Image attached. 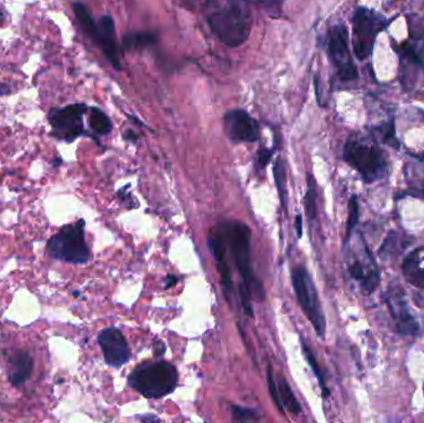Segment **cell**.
Segmentation results:
<instances>
[{
	"label": "cell",
	"instance_id": "cell-1",
	"mask_svg": "<svg viewBox=\"0 0 424 423\" xmlns=\"http://www.w3.org/2000/svg\"><path fill=\"white\" fill-rule=\"evenodd\" d=\"M207 24L225 45L237 48L250 36L252 13L247 0H226L225 6L212 11Z\"/></svg>",
	"mask_w": 424,
	"mask_h": 423
},
{
	"label": "cell",
	"instance_id": "cell-2",
	"mask_svg": "<svg viewBox=\"0 0 424 423\" xmlns=\"http://www.w3.org/2000/svg\"><path fill=\"white\" fill-rule=\"evenodd\" d=\"M226 249H229L234 261V265L243 279V284L250 294L258 299L264 298V289L250 270V230L245 223L229 220L223 221L218 228Z\"/></svg>",
	"mask_w": 424,
	"mask_h": 423
},
{
	"label": "cell",
	"instance_id": "cell-3",
	"mask_svg": "<svg viewBox=\"0 0 424 423\" xmlns=\"http://www.w3.org/2000/svg\"><path fill=\"white\" fill-rule=\"evenodd\" d=\"M45 252L51 260L72 265L88 263L92 255L86 240V221L80 219L64 225L48 240Z\"/></svg>",
	"mask_w": 424,
	"mask_h": 423
},
{
	"label": "cell",
	"instance_id": "cell-4",
	"mask_svg": "<svg viewBox=\"0 0 424 423\" xmlns=\"http://www.w3.org/2000/svg\"><path fill=\"white\" fill-rule=\"evenodd\" d=\"M179 374L168 361L141 363L128 377L133 390L147 398H160L175 390Z\"/></svg>",
	"mask_w": 424,
	"mask_h": 423
},
{
	"label": "cell",
	"instance_id": "cell-5",
	"mask_svg": "<svg viewBox=\"0 0 424 423\" xmlns=\"http://www.w3.org/2000/svg\"><path fill=\"white\" fill-rule=\"evenodd\" d=\"M344 159L367 184L385 179L388 174L385 153L372 141H365L360 137L348 138L344 147Z\"/></svg>",
	"mask_w": 424,
	"mask_h": 423
},
{
	"label": "cell",
	"instance_id": "cell-6",
	"mask_svg": "<svg viewBox=\"0 0 424 423\" xmlns=\"http://www.w3.org/2000/svg\"><path fill=\"white\" fill-rule=\"evenodd\" d=\"M72 8L83 32L99 49L102 50V53L106 55V57L108 59L115 70H120L122 66H120V49L115 41L113 19L109 15H104L97 24L85 4L75 1Z\"/></svg>",
	"mask_w": 424,
	"mask_h": 423
},
{
	"label": "cell",
	"instance_id": "cell-7",
	"mask_svg": "<svg viewBox=\"0 0 424 423\" xmlns=\"http://www.w3.org/2000/svg\"><path fill=\"white\" fill-rule=\"evenodd\" d=\"M292 283L294 292L300 304V308L304 312L306 318L314 326L316 334L320 338L325 335L327 320L323 312L320 299L316 292V284L309 272L303 265L294 267L292 270Z\"/></svg>",
	"mask_w": 424,
	"mask_h": 423
},
{
	"label": "cell",
	"instance_id": "cell-8",
	"mask_svg": "<svg viewBox=\"0 0 424 423\" xmlns=\"http://www.w3.org/2000/svg\"><path fill=\"white\" fill-rule=\"evenodd\" d=\"M383 27L385 20L375 11L366 8L356 9L353 22V48L359 60L370 56L376 38Z\"/></svg>",
	"mask_w": 424,
	"mask_h": 423
},
{
	"label": "cell",
	"instance_id": "cell-9",
	"mask_svg": "<svg viewBox=\"0 0 424 423\" xmlns=\"http://www.w3.org/2000/svg\"><path fill=\"white\" fill-rule=\"evenodd\" d=\"M87 109L88 107L85 104H75L49 111L48 120L52 128L51 136L67 143H72L78 137L83 136V116Z\"/></svg>",
	"mask_w": 424,
	"mask_h": 423
},
{
	"label": "cell",
	"instance_id": "cell-10",
	"mask_svg": "<svg viewBox=\"0 0 424 423\" xmlns=\"http://www.w3.org/2000/svg\"><path fill=\"white\" fill-rule=\"evenodd\" d=\"M327 55L341 80L350 81L358 77V69L348 50V30L344 25H337L329 32Z\"/></svg>",
	"mask_w": 424,
	"mask_h": 423
},
{
	"label": "cell",
	"instance_id": "cell-11",
	"mask_svg": "<svg viewBox=\"0 0 424 423\" xmlns=\"http://www.w3.org/2000/svg\"><path fill=\"white\" fill-rule=\"evenodd\" d=\"M97 342L104 354V361L108 366L118 369L131 360V349L118 328L109 326L99 331Z\"/></svg>",
	"mask_w": 424,
	"mask_h": 423
},
{
	"label": "cell",
	"instance_id": "cell-12",
	"mask_svg": "<svg viewBox=\"0 0 424 423\" xmlns=\"http://www.w3.org/2000/svg\"><path fill=\"white\" fill-rule=\"evenodd\" d=\"M223 127L232 141L253 143L260 139V128L256 120L243 109H234L225 114Z\"/></svg>",
	"mask_w": 424,
	"mask_h": 423
},
{
	"label": "cell",
	"instance_id": "cell-13",
	"mask_svg": "<svg viewBox=\"0 0 424 423\" xmlns=\"http://www.w3.org/2000/svg\"><path fill=\"white\" fill-rule=\"evenodd\" d=\"M348 271L351 278L359 283L365 296H370L379 287L380 272L376 266L375 258L366 244L364 246V255L361 258L358 257L351 261L348 263Z\"/></svg>",
	"mask_w": 424,
	"mask_h": 423
},
{
	"label": "cell",
	"instance_id": "cell-14",
	"mask_svg": "<svg viewBox=\"0 0 424 423\" xmlns=\"http://www.w3.org/2000/svg\"><path fill=\"white\" fill-rule=\"evenodd\" d=\"M387 304L392 318L396 323V331L402 335H417L419 333L418 321L408 310L407 302L404 300V294L401 288L393 289L387 298Z\"/></svg>",
	"mask_w": 424,
	"mask_h": 423
},
{
	"label": "cell",
	"instance_id": "cell-15",
	"mask_svg": "<svg viewBox=\"0 0 424 423\" xmlns=\"http://www.w3.org/2000/svg\"><path fill=\"white\" fill-rule=\"evenodd\" d=\"M8 380L14 387H19L27 382L33 374L34 360L27 350H15L6 355Z\"/></svg>",
	"mask_w": 424,
	"mask_h": 423
},
{
	"label": "cell",
	"instance_id": "cell-16",
	"mask_svg": "<svg viewBox=\"0 0 424 423\" xmlns=\"http://www.w3.org/2000/svg\"><path fill=\"white\" fill-rule=\"evenodd\" d=\"M209 249L211 251L213 258L218 263V272L221 276V282H222L223 291L227 293L229 289L232 288V279L229 275V267L226 260V244L223 242L220 235H210L207 239Z\"/></svg>",
	"mask_w": 424,
	"mask_h": 423
},
{
	"label": "cell",
	"instance_id": "cell-17",
	"mask_svg": "<svg viewBox=\"0 0 424 423\" xmlns=\"http://www.w3.org/2000/svg\"><path fill=\"white\" fill-rule=\"evenodd\" d=\"M402 271L408 283L424 289V247L416 249L404 258Z\"/></svg>",
	"mask_w": 424,
	"mask_h": 423
},
{
	"label": "cell",
	"instance_id": "cell-18",
	"mask_svg": "<svg viewBox=\"0 0 424 423\" xmlns=\"http://www.w3.org/2000/svg\"><path fill=\"white\" fill-rule=\"evenodd\" d=\"M414 239L400 231H390L381 244L379 256L382 261H391L402 255Z\"/></svg>",
	"mask_w": 424,
	"mask_h": 423
},
{
	"label": "cell",
	"instance_id": "cell-19",
	"mask_svg": "<svg viewBox=\"0 0 424 423\" xmlns=\"http://www.w3.org/2000/svg\"><path fill=\"white\" fill-rule=\"evenodd\" d=\"M279 396H281V401H282L283 406L285 407L288 410L289 412L293 413V415H299L302 411V407H300L299 402L297 400V397L294 395L292 387L288 384V381L285 380L283 376L279 377Z\"/></svg>",
	"mask_w": 424,
	"mask_h": 423
},
{
	"label": "cell",
	"instance_id": "cell-20",
	"mask_svg": "<svg viewBox=\"0 0 424 423\" xmlns=\"http://www.w3.org/2000/svg\"><path fill=\"white\" fill-rule=\"evenodd\" d=\"M90 127L99 136H106L113 128L108 116L99 109H92L90 112Z\"/></svg>",
	"mask_w": 424,
	"mask_h": 423
},
{
	"label": "cell",
	"instance_id": "cell-21",
	"mask_svg": "<svg viewBox=\"0 0 424 423\" xmlns=\"http://www.w3.org/2000/svg\"><path fill=\"white\" fill-rule=\"evenodd\" d=\"M157 41V36L152 33H133L127 35L123 39V46L125 50L146 49L149 45Z\"/></svg>",
	"mask_w": 424,
	"mask_h": 423
},
{
	"label": "cell",
	"instance_id": "cell-22",
	"mask_svg": "<svg viewBox=\"0 0 424 423\" xmlns=\"http://www.w3.org/2000/svg\"><path fill=\"white\" fill-rule=\"evenodd\" d=\"M273 174H274V180L277 184L278 193L281 197L283 209L287 212V189H285V181H287V173H285V164L283 159H277L273 167Z\"/></svg>",
	"mask_w": 424,
	"mask_h": 423
},
{
	"label": "cell",
	"instance_id": "cell-23",
	"mask_svg": "<svg viewBox=\"0 0 424 423\" xmlns=\"http://www.w3.org/2000/svg\"><path fill=\"white\" fill-rule=\"evenodd\" d=\"M305 214L309 220H314L316 215V181L311 175H308V190L304 197Z\"/></svg>",
	"mask_w": 424,
	"mask_h": 423
},
{
	"label": "cell",
	"instance_id": "cell-24",
	"mask_svg": "<svg viewBox=\"0 0 424 423\" xmlns=\"http://www.w3.org/2000/svg\"><path fill=\"white\" fill-rule=\"evenodd\" d=\"M302 347H303V352H304L305 358H306L308 363H309L310 368H311V370L314 371L316 379H318V381H319V385H320L321 390H323V394H324V396H329V390H327V385H325L324 374H323V371H321L320 366H319V363H318V360H316V355H314V353L311 352V349L306 347L305 344H303Z\"/></svg>",
	"mask_w": 424,
	"mask_h": 423
},
{
	"label": "cell",
	"instance_id": "cell-25",
	"mask_svg": "<svg viewBox=\"0 0 424 423\" xmlns=\"http://www.w3.org/2000/svg\"><path fill=\"white\" fill-rule=\"evenodd\" d=\"M358 223H359V202H358V197L353 195L348 201V223H346V233H345V244L351 237L353 230L358 225Z\"/></svg>",
	"mask_w": 424,
	"mask_h": 423
},
{
	"label": "cell",
	"instance_id": "cell-26",
	"mask_svg": "<svg viewBox=\"0 0 424 423\" xmlns=\"http://www.w3.org/2000/svg\"><path fill=\"white\" fill-rule=\"evenodd\" d=\"M231 412L234 421L237 422H255L261 418V412L253 410V408H246V407L232 405L231 406Z\"/></svg>",
	"mask_w": 424,
	"mask_h": 423
},
{
	"label": "cell",
	"instance_id": "cell-27",
	"mask_svg": "<svg viewBox=\"0 0 424 423\" xmlns=\"http://www.w3.org/2000/svg\"><path fill=\"white\" fill-rule=\"evenodd\" d=\"M267 382H268V390H269V394H271V397H272V400L274 401V405L277 407L278 411L282 413V415H285V413H284L285 412V411H284V406H283L282 401H281V396H279L277 384H276V380H274L273 368L271 363L267 366Z\"/></svg>",
	"mask_w": 424,
	"mask_h": 423
},
{
	"label": "cell",
	"instance_id": "cell-28",
	"mask_svg": "<svg viewBox=\"0 0 424 423\" xmlns=\"http://www.w3.org/2000/svg\"><path fill=\"white\" fill-rule=\"evenodd\" d=\"M379 133L382 137V141H385L386 144H388L390 147L400 148V143H398L396 134H395V128H393V122H391L390 125H385L381 128H377Z\"/></svg>",
	"mask_w": 424,
	"mask_h": 423
},
{
	"label": "cell",
	"instance_id": "cell-29",
	"mask_svg": "<svg viewBox=\"0 0 424 423\" xmlns=\"http://www.w3.org/2000/svg\"><path fill=\"white\" fill-rule=\"evenodd\" d=\"M239 299H241L242 308L245 310L246 313L250 317H253V308H252V304H250V294L243 283H241V286H239Z\"/></svg>",
	"mask_w": 424,
	"mask_h": 423
},
{
	"label": "cell",
	"instance_id": "cell-30",
	"mask_svg": "<svg viewBox=\"0 0 424 423\" xmlns=\"http://www.w3.org/2000/svg\"><path fill=\"white\" fill-rule=\"evenodd\" d=\"M272 153L271 149H267L264 147H262L260 149V152H258V165H260V168H266L268 163L271 162Z\"/></svg>",
	"mask_w": 424,
	"mask_h": 423
},
{
	"label": "cell",
	"instance_id": "cell-31",
	"mask_svg": "<svg viewBox=\"0 0 424 423\" xmlns=\"http://www.w3.org/2000/svg\"><path fill=\"white\" fill-rule=\"evenodd\" d=\"M295 230H297L298 239H302V236H303V217L299 214L295 216Z\"/></svg>",
	"mask_w": 424,
	"mask_h": 423
},
{
	"label": "cell",
	"instance_id": "cell-32",
	"mask_svg": "<svg viewBox=\"0 0 424 423\" xmlns=\"http://www.w3.org/2000/svg\"><path fill=\"white\" fill-rule=\"evenodd\" d=\"M283 1L284 0H264L266 6L268 8H272V9H279L282 6Z\"/></svg>",
	"mask_w": 424,
	"mask_h": 423
},
{
	"label": "cell",
	"instance_id": "cell-33",
	"mask_svg": "<svg viewBox=\"0 0 424 423\" xmlns=\"http://www.w3.org/2000/svg\"><path fill=\"white\" fill-rule=\"evenodd\" d=\"M178 282V277L175 276V275H169L167 277V282H165V286L164 288H170L171 286H174Z\"/></svg>",
	"mask_w": 424,
	"mask_h": 423
},
{
	"label": "cell",
	"instance_id": "cell-34",
	"mask_svg": "<svg viewBox=\"0 0 424 423\" xmlns=\"http://www.w3.org/2000/svg\"><path fill=\"white\" fill-rule=\"evenodd\" d=\"M165 353V345H164L163 342H158V344H155V347H154V354L157 355V356H162Z\"/></svg>",
	"mask_w": 424,
	"mask_h": 423
},
{
	"label": "cell",
	"instance_id": "cell-35",
	"mask_svg": "<svg viewBox=\"0 0 424 423\" xmlns=\"http://www.w3.org/2000/svg\"><path fill=\"white\" fill-rule=\"evenodd\" d=\"M125 138L127 141H136L138 137H136V133H133L132 130H128L125 134Z\"/></svg>",
	"mask_w": 424,
	"mask_h": 423
},
{
	"label": "cell",
	"instance_id": "cell-36",
	"mask_svg": "<svg viewBox=\"0 0 424 423\" xmlns=\"http://www.w3.org/2000/svg\"><path fill=\"white\" fill-rule=\"evenodd\" d=\"M141 419L143 421V422H147V421H149V422H153V421H157V422H159V421H160V419H159L158 417H155L154 415H148V416L141 417Z\"/></svg>",
	"mask_w": 424,
	"mask_h": 423
},
{
	"label": "cell",
	"instance_id": "cell-37",
	"mask_svg": "<svg viewBox=\"0 0 424 423\" xmlns=\"http://www.w3.org/2000/svg\"><path fill=\"white\" fill-rule=\"evenodd\" d=\"M6 93H9V86L0 83V95H6Z\"/></svg>",
	"mask_w": 424,
	"mask_h": 423
},
{
	"label": "cell",
	"instance_id": "cell-38",
	"mask_svg": "<svg viewBox=\"0 0 424 423\" xmlns=\"http://www.w3.org/2000/svg\"><path fill=\"white\" fill-rule=\"evenodd\" d=\"M62 163V160H61V158H56L54 162V167H57V165H60Z\"/></svg>",
	"mask_w": 424,
	"mask_h": 423
}]
</instances>
